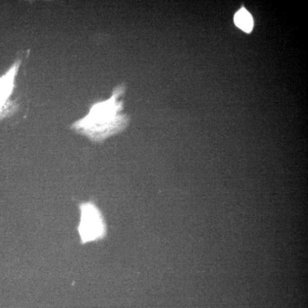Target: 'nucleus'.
<instances>
[{"mask_svg": "<svg viewBox=\"0 0 308 308\" xmlns=\"http://www.w3.org/2000/svg\"><path fill=\"white\" fill-rule=\"evenodd\" d=\"M125 90L124 85L116 87L109 99L94 104L88 114L74 123L72 128L96 142L122 132L129 123V116L122 112L124 101L119 99Z\"/></svg>", "mask_w": 308, "mask_h": 308, "instance_id": "nucleus-1", "label": "nucleus"}, {"mask_svg": "<svg viewBox=\"0 0 308 308\" xmlns=\"http://www.w3.org/2000/svg\"><path fill=\"white\" fill-rule=\"evenodd\" d=\"M81 222L79 232L84 242L102 238L106 233V225L101 212L92 202L80 206Z\"/></svg>", "mask_w": 308, "mask_h": 308, "instance_id": "nucleus-2", "label": "nucleus"}, {"mask_svg": "<svg viewBox=\"0 0 308 308\" xmlns=\"http://www.w3.org/2000/svg\"><path fill=\"white\" fill-rule=\"evenodd\" d=\"M21 61L17 60L4 76L0 78V119L11 114L17 108L15 104L9 99L15 87V79L20 66Z\"/></svg>", "mask_w": 308, "mask_h": 308, "instance_id": "nucleus-3", "label": "nucleus"}, {"mask_svg": "<svg viewBox=\"0 0 308 308\" xmlns=\"http://www.w3.org/2000/svg\"><path fill=\"white\" fill-rule=\"evenodd\" d=\"M235 23L237 27L244 32L249 33L253 28V19L248 12L242 9L235 16Z\"/></svg>", "mask_w": 308, "mask_h": 308, "instance_id": "nucleus-4", "label": "nucleus"}]
</instances>
